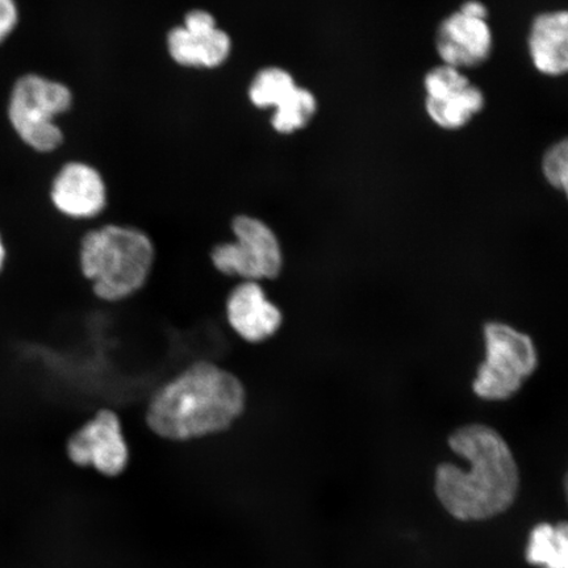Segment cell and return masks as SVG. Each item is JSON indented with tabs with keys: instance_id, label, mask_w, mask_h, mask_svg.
I'll use <instances>...</instances> for the list:
<instances>
[{
	"instance_id": "cell-8",
	"label": "cell",
	"mask_w": 568,
	"mask_h": 568,
	"mask_svg": "<svg viewBox=\"0 0 568 568\" xmlns=\"http://www.w3.org/2000/svg\"><path fill=\"white\" fill-rule=\"evenodd\" d=\"M65 454L71 464L92 467L104 477L116 478L125 471L130 450L119 416L111 409H99L68 438Z\"/></svg>"
},
{
	"instance_id": "cell-21",
	"label": "cell",
	"mask_w": 568,
	"mask_h": 568,
	"mask_svg": "<svg viewBox=\"0 0 568 568\" xmlns=\"http://www.w3.org/2000/svg\"><path fill=\"white\" fill-rule=\"evenodd\" d=\"M565 494H566V499L568 503V471H567L566 478H565Z\"/></svg>"
},
{
	"instance_id": "cell-6",
	"label": "cell",
	"mask_w": 568,
	"mask_h": 568,
	"mask_svg": "<svg viewBox=\"0 0 568 568\" xmlns=\"http://www.w3.org/2000/svg\"><path fill=\"white\" fill-rule=\"evenodd\" d=\"M232 230L236 241L220 244L211 253L219 272L247 282L276 278L283 257L275 233L261 220L245 215L233 220Z\"/></svg>"
},
{
	"instance_id": "cell-14",
	"label": "cell",
	"mask_w": 568,
	"mask_h": 568,
	"mask_svg": "<svg viewBox=\"0 0 568 568\" xmlns=\"http://www.w3.org/2000/svg\"><path fill=\"white\" fill-rule=\"evenodd\" d=\"M316 111L315 95L307 89L296 87L275 106L273 128L283 134L296 132L310 123Z\"/></svg>"
},
{
	"instance_id": "cell-17",
	"label": "cell",
	"mask_w": 568,
	"mask_h": 568,
	"mask_svg": "<svg viewBox=\"0 0 568 568\" xmlns=\"http://www.w3.org/2000/svg\"><path fill=\"white\" fill-rule=\"evenodd\" d=\"M541 172L554 190L568 201V138L554 142L542 155Z\"/></svg>"
},
{
	"instance_id": "cell-15",
	"label": "cell",
	"mask_w": 568,
	"mask_h": 568,
	"mask_svg": "<svg viewBox=\"0 0 568 568\" xmlns=\"http://www.w3.org/2000/svg\"><path fill=\"white\" fill-rule=\"evenodd\" d=\"M295 88V80L288 71L274 67L266 68L254 77L248 89V98L258 109H275Z\"/></svg>"
},
{
	"instance_id": "cell-5",
	"label": "cell",
	"mask_w": 568,
	"mask_h": 568,
	"mask_svg": "<svg viewBox=\"0 0 568 568\" xmlns=\"http://www.w3.org/2000/svg\"><path fill=\"white\" fill-rule=\"evenodd\" d=\"M486 361L474 381V393L485 400H507L536 372L538 355L531 338L501 323L485 325Z\"/></svg>"
},
{
	"instance_id": "cell-12",
	"label": "cell",
	"mask_w": 568,
	"mask_h": 568,
	"mask_svg": "<svg viewBox=\"0 0 568 568\" xmlns=\"http://www.w3.org/2000/svg\"><path fill=\"white\" fill-rule=\"evenodd\" d=\"M527 47L538 73L568 75V10L546 11L532 19Z\"/></svg>"
},
{
	"instance_id": "cell-2",
	"label": "cell",
	"mask_w": 568,
	"mask_h": 568,
	"mask_svg": "<svg viewBox=\"0 0 568 568\" xmlns=\"http://www.w3.org/2000/svg\"><path fill=\"white\" fill-rule=\"evenodd\" d=\"M244 407L245 389L236 376L197 362L158 390L146 420L155 435L184 442L229 429Z\"/></svg>"
},
{
	"instance_id": "cell-3",
	"label": "cell",
	"mask_w": 568,
	"mask_h": 568,
	"mask_svg": "<svg viewBox=\"0 0 568 568\" xmlns=\"http://www.w3.org/2000/svg\"><path fill=\"white\" fill-rule=\"evenodd\" d=\"M154 247L144 232L109 224L84 233L78 246L81 274L92 294L106 303L126 300L144 286Z\"/></svg>"
},
{
	"instance_id": "cell-19",
	"label": "cell",
	"mask_w": 568,
	"mask_h": 568,
	"mask_svg": "<svg viewBox=\"0 0 568 568\" xmlns=\"http://www.w3.org/2000/svg\"><path fill=\"white\" fill-rule=\"evenodd\" d=\"M183 27L194 34H207L217 28L215 18L210 12L203 10L190 11L186 18H184Z\"/></svg>"
},
{
	"instance_id": "cell-20",
	"label": "cell",
	"mask_w": 568,
	"mask_h": 568,
	"mask_svg": "<svg viewBox=\"0 0 568 568\" xmlns=\"http://www.w3.org/2000/svg\"><path fill=\"white\" fill-rule=\"evenodd\" d=\"M7 260V248L4 245L2 233H0V274H2Z\"/></svg>"
},
{
	"instance_id": "cell-18",
	"label": "cell",
	"mask_w": 568,
	"mask_h": 568,
	"mask_svg": "<svg viewBox=\"0 0 568 568\" xmlns=\"http://www.w3.org/2000/svg\"><path fill=\"white\" fill-rule=\"evenodd\" d=\"M19 23L16 0H0V44L10 38Z\"/></svg>"
},
{
	"instance_id": "cell-13",
	"label": "cell",
	"mask_w": 568,
	"mask_h": 568,
	"mask_svg": "<svg viewBox=\"0 0 568 568\" xmlns=\"http://www.w3.org/2000/svg\"><path fill=\"white\" fill-rule=\"evenodd\" d=\"M527 560L542 568H568V523L536 525L530 531Z\"/></svg>"
},
{
	"instance_id": "cell-10",
	"label": "cell",
	"mask_w": 568,
	"mask_h": 568,
	"mask_svg": "<svg viewBox=\"0 0 568 568\" xmlns=\"http://www.w3.org/2000/svg\"><path fill=\"white\" fill-rule=\"evenodd\" d=\"M51 202L57 212L71 220L94 219L106 205V187L95 168L69 162L54 176Z\"/></svg>"
},
{
	"instance_id": "cell-7",
	"label": "cell",
	"mask_w": 568,
	"mask_h": 568,
	"mask_svg": "<svg viewBox=\"0 0 568 568\" xmlns=\"http://www.w3.org/2000/svg\"><path fill=\"white\" fill-rule=\"evenodd\" d=\"M424 106L430 122L444 131H458L485 110L486 95L464 70L435 67L423 81Z\"/></svg>"
},
{
	"instance_id": "cell-1",
	"label": "cell",
	"mask_w": 568,
	"mask_h": 568,
	"mask_svg": "<svg viewBox=\"0 0 568 568\" xmlns=\"http://www.w3.org/2000/svg\"><path fill=\"white\" fill-rule=\"evenodd\" d=\"M453 452L470 464L464 471L452 464L436 470L439 503L460 521H483L499 516L516 500L520 475L506 439L483 424H468L452 433Z\"/></svg>"
},
{
	"instance_id": "cell-9",
	"label": "cell",
	"mask_w": 568,
	"mask_h": 568,
	"mask_svg": "<svg viewBox=\"0 0 568 568\" xmlns=\"http://www.w3.org/2000/svg\"><path fill=\"white\" fill-rule=\"evenodd\" d=\"M494 32L488 19L459 9L439 23L435 38L442 63L459 70L481 67L494 52Z\"/></svg>"
},
{
	"instance_id": "cell-16",
	"label": "cell",
	"mask_w": 568,
	"mask_h": 568,
	"mask_svg": "<svg viewBox=\"0 0 568 568\" xmlns=\"http://www.w3.org/2000/svg\"><path fill=\"white\" fill-rule=\"evenodd\" d=\"M211 33H190L183 26L173 28L168 34L170 55L182 67L204 68L205 45H207Z\"/></svg>"
},
{
	"instance_id": "cell-4",
	"label": "cell",
	"mask_w": 568,
	"mask_h": 568,
	"mask_svg": "<svg viewBox=\"0 0 568 568\" xmlns=\"http://www.w3.org/2000/svg\"><path fill=\"white\" fill-rule=\"evenodd\" d=\"M73 105V94L67 84L39 74H26L13 84L9 119L13 131L28 148L51 153L63 142L55 119Z\"/></svg>"
},
{
	"instance_id": "cell-11",
	"label": "cell",
	"mask_w": 568,
	"mask_h": 568,
	"mask_svg": "<svg viewBox=\"0 0 568 568\" xmlns=\"http://www.w3.org/2000/svg\"><path fill=\"white\" fill-rule=\"evenodd\" d=\"M226 316L240 337L261 343L275 335L282 314L266 297L257 282H245L233 290L226 303Z\"/></svg>"
}]
</instances>
